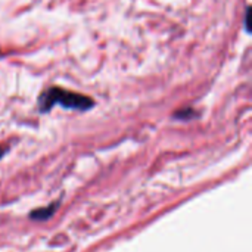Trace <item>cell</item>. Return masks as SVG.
Instances as JSON below:
<instances>
[{
    "label": "cell",
    "mask_w": 252,
    "mask_h": 252,
    "mask_svg": "<svg viewBox=\"0 0 252 252\" xmlns=\"http://www.w3.org/2000/svg\"><path fill=\"white\" fill-rule=\"evenodd\" d=\"M6 152H7V148H4V146H1V145H0V159L4 157V154H6Z\"/></svg>",
    "instance_id": "5"
},
{
    "label": "cell",
    "mask_w": 252,
    "mask_h": 252,
    "mask_svg": "<svg viewBox=\"0 0 252 252\" xmlns=\"http://www.w3.org/2000/svg\"><path fill=\"white\" fill-rule=\"evenodd\" d=\"M56 105H61L65 109L86 112L94 106V100L90 96L75 93L56 86H52L47 90H44L37 99V106L41 114L50 112Z\"/></svg>",
    "instance_id": "1"
},
{
    "label": "cell",
    "mask_w": 252,
    "mask_h": 252,
    "mask_svg": "<svg viewBox=\"0 0 252 252\" xmlns=\"http://www.w3.org/2000/svg\"><path fill=\"white\" fill-rule=\"evenodd\" d=\"M250 16H251V6L247 7V12H245V18H244V27H245V31L250 34L251 32V28H250Z\"/></svg>",
    "instance_id": "4"
},
{
    "label": "cell",
    "mask_w": 252,
    "mask_h": 252,
    "mask_svg": "<svg viewBox=\"0 0 252 252\" xmlns=\"http://www.w3.org/2000/svg\"><path fill=\"white\" fill-rule=\"evenodd\" d=\"M58 207H59V202H55V204H50V205H47L44 208L34 210L30 214V219L34 220V221H46V220L52 219V216L56 213Z\"/></svg>",
    "instance_id": "2"
},
{
    "label": "cell",
    "mask_w": 252,
    "mask_h": 252,
    "mask_svg": "<svg viewBox=\"0 0 252 252\" xmlns=\"http://www.w3.org/2000/svg\"><path fill=\"white\" fill-rule=\"evenodd\" d=\"M199 117H201V112L196 111L192 106H186V108L177 109L173 114V120H177V121H190V120H196Z\"/></svg>",
    "instance_id": "3"
}]
</instances>
